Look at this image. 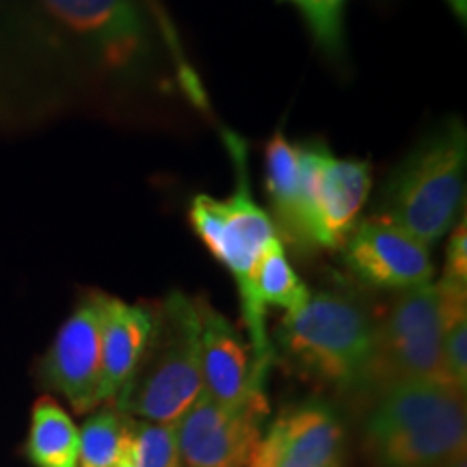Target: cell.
Returning <instances> with one entry per match:
<instances>
[{
    "instance_id": "cell-1",
    "label": "cell",
    "mask_w": 467,
    "mask_h": 467,
    "mask_svg": "<svg viewBox=\"0 0 467 467\" xmlns=\"http://www.w3.org/2000/svg\"><path fill=\"white\" fill-rule=\"evenodd\" d=\"M44 28L16 46L7 83L26 113L85 110L128 130H182L210 107L154 0H35Z\"/></svg>"
},
{
    "instance_id": "cell-2",
    "label": "cell",
    "mask_w": 467,
    "mask_h": 467,
    "mask_svg": "<svg viewBox=\"0 0 467 467\" xmlns=\"http://www.w3.org/2000/svg\"><path fill=\"white\" fill-rule=\"evenodd\" d=\"M379 309L355 290L309 292L275 331L290 370L336 394L368 396Z\"/></svg>"
},
{
    "instance_id": "cell-3",
    "label": "cell",
    "mask_w": 467,
    "mask_h": 467,
    "mask_svg": "<svg viewBox=\"0 0 467 467\" xmlns=\"http://www.w3.org/2000/svg\"><path fill=\"white\" fill-rule=\"evenodd\" d=\"M465 394L448 383H399L379 392L364 422L375 467H441L465 452Z\"/></svg>"
},
{
    "instance_id": "cell-4",
    "label": "cell",
    "mask_w": 467,
    "mask_h": 467,
    "mask_svg": "<svg viewBox=\"0 0 467 467\" xmlns=\"http://www.w3.org/2000/svg\"><path fill=\"white\" fill-rule=\"evenodd\" d=\"M467 134L457 117L441 121L409 150L379 195L377 217L435 247L457 225L465 197Z\"/></svg>"
},
{
    "instance_id": "cell-5",
    "label": "cell",
    "mask_w": 467,
    "mask_h": 467,
    "mask_svg": "<svg viewBox=\"0 0 467 467\" xmlns=\"http://www.w3.org/2000/svg\"><path fill=\"white\" fill-rule=\"evenodd\" d=\"M151 314L148 347L113 402L139 422L173 424L203 388L200 307L184 292H169Z\"/></svg>"
},
{
    "instance_id": "cell-6",
    "label": "cell",
    "mask_w": 467,
    "mask_h": 467,
    "mask_svg": "<svg viewBox=\"0 0 467 467\" xmlns=\"http://www.w3.org/2000/svg\"><path fill=\"white\" fill-rule=\"evenodd\" d=\"M441 342L440 288L424 284L396 292L392 303L379 312L368 396L375 399L379 392L399 383H448L443 375Z\"/></svg>"
},
{
    "instance_id": "cell-7",
    "label": "cell",
    "mask_w": 467,
    "mask_h": 467,
    "mask_svg": "<svg viewBox=\"0 0 467 467\" xmlns=\"http://www.w3.org/2000/svg\"><path fill=\"white\" fill-rule=\"evenodd\" d=\"M225 148L236 171V192L230 200L197 195L189 219L210 254L236 279L241 301L249 295L251 277L273 238H277L271 214L254 202L247 175V143L236 132L225 130Z\"/></svg>"
},
{
    "instance_id": "cell-8",
    "label": "cell",
    "mask_w": 467,
    "mask_h": 467,
    "mask_svg": "<svg viewBox=\"0 0 467 467\" xmlns=\"http://www.w3.org/2000/svg\"><path fill=\"white\" fill-rule=\"evenodd\" d=\"M299 154V206L312 251H337L358 225L370 192V165L336 159L323 141L296 145Z\"/></svg>"
},
{
    "instance_id": "cell-9",
    "label": "cell",
    "mask_w": 467,
    "mask_h": 467,
    "mask_svg": "<svg viewBox=\"0 0 467 467\" xmlns=\"http://www.w3.org/2000/svg\"><path fill=\"white\" fill-rule=\"evenodd\" d=\"M268 411L266 394L241 407H223L202 392L173 422L184 467H247Z\"/></svg>"
},
{
    "instance_id": "cell-10",
    "label": "cell",
    "mask_w": 467,
    "mask_h": 467,
    "mask_svg": "<svg viewBox=\"0 0 467 467\" xmlns=\"http://www.w3.org/2000/svg\"><path fill=\"white\" fill-rule=\"evenodd\" d=\"M102 303L104 292H87L42 361L44 383L61 394L76 413L100 407Z\"/></svg>"
},
{
    "instance_id": "cell-11",
    "label": "cell",
    "mask_w": 467,
    "mask_h": 467,
    "mask_svg": "<svg viewBox=\"0 0 467 467\" xmlns=\"http://www.w3.org/2000/svg\"><path fill=\"white\" fill-rule=\"evenodd\" d=\"M347 271L375 290H409L431 284L433 260L429 247L381 217L358 223L342 247Z\"/></svg>"
},
{
    "instance_id": "cell-12",
    "label": "cell",
    "mask_w": 467,
    "mask_h": 467,
    "mask_svg": "<svg viewBox=\"0 0 467 467\" xmlns=\"http://www.w3.org/2000/svg\"><path fill=\"white\" fill-rule=\"evenodd\" d=\"M202 323V392L223 407H241L266 394L268 368L255 359L238 327L206 299H197Z\"/></svg>"
},
{
    "instance_id": "cell-13",
    "label": "cell",
    "mask_w": 467,
    "mask_h": 467,
    "mask_svg": "<svg viewBox=\"0 0 467 467\" xmlns=\"http://www.w3.org/2000/svg\"><path fill=\"white\" fill-rule=\"evenodd\" d=\"M266 435L275 448V467H347V429L323 400L284 411Z\"/></svg>"
},
{
    "instance_id": "cell-14",
    "label": "cell",
    "mask_w": 467,
    "mask_h": 467,
    "mask_svg": "<svg viewBox=\"0 0 467 467\" xmlns=\"http://www.w3.org/2000/svg\"><path fill=\"white\" fill-rule=\"evenodd\" d=\"M154 314L148 306L104 295L100 329V405H113L148 347Z\"/></svg>"
},
{
    "instance_id": "cell-15",
    "label": "cell",
    "mask_w": 467,
    "mask_h": 467,
    "mask_svg": "<svg viewBox=\"0 0 467 467\" xmlns=\"http://www.w3.org/2000/svg\"><path fill=\"white\" fill-rule=\"evenodd\" d=\"M266 192L275 219V232L299 255L314 254L306 236L299 206V154L279 130L266 145ZM279 238V241H282Z\"/></svg>"
},
{
    "instance_id": "cell-16",
    "label": "cell",
    "mask_w": 467,
    "mask_h": 467,
    "mask_svg": "<svg viewBox=\"0 0 467 467\" xmlns=\"http://www.w3.org/2000/svg\"><path fill=\"white\" fill-rule=\"evenodd\" d=\"M25 452L35 467H78V426L50 396L33 405Z\"/></svg>"
},
{
    "instance_id": "cell-17",
    "label": "cell",
    "mask_w": 467,
    "mask_h": 467,
    "mask_svg": "<svg viewBox=\"0 0 467 467\" xmlns=\"http://www.w3.org/2000/svg\"><path fill=\"white\" fill-rule=\"evenodd\" d=\"M443 312V375L454 389L467 388V288L446 282L437 284Z\"/></svg>"
},
{
    "instance_id": "cell-18",
    "label": "cell",
    "mask_w": 467,
    "mask_h": 467,
    "mask_svg": "<svg viewBox=\"0 0 467 467\" xmlns=\"http://www.w3.org/2000/svg\"><path fill=\"white\" fill-rule=\"evenodd\" d=\"M130 429V418L104 405L78 431V467H113Z\"/></svg>"
},
{
    "instance_id": "cell-19",
    "label": "cell",
    "mask_w": 467,
    "mask_h": 467,
    "mask_svg": "<svg viewBox=\"0 0 467 467\" xmlns=\"http://www.w3.org/2000/svg\"><path fill=\"white\" fill-rule=\"evenodd\" d=\"M132 431L139 467H184L173 424H151L132 420Z\"/></svg>"
},
{
    "instance_id": "cell-20",
    "label": "cell",
    "mask_w": 467,
    "mask_h": 467,
    "mask_svg": "<svg viewBox=\"0 0 467 467\" xmlns=\"http://www.w3.org/2000/svg\"><path fill=\"white\" fill-rule=\"evenodd\" d=\"M342 3L344 0H301L299 7L314 39L327 55L342 52Z\"/></svg>"
},
{
    "instance_id": "cell-21",
    "label": "cell",
    "mask_w": 467,
    "mask_h": 467,
    "mask_svg": "<svg viewBox=\"0 0 467 467\" xmlns=\"http://www.w3.org/2000/svg\"><path fill=\"white\" fill-rule=\"evenodd\" d=\"M452 236L446 247V265H443L441 282L467 288V221L461 219L452 227Z\"/></svg>"
},
{
    "instance_id": "cell-22",
    "label": "cell",
    "mask_w": 467,
    "mask_h": 467,
    "mask_svg": "<svg viewBox=\"0 0 467 467\" xmlns=\"http://www.w3.org/2000/svg\"><path fill=\"white\" fill-rule=\"evenodd\" d=\"M247 467H275V448H273L271 437H262L258 448L251 454Z\"/></svg>"
},
{
    "instance_id": "cell-23",
    "label": "cell",
    "mask_w": 467,
    "mask_h": 467,
    "mask_svg": "<svg viewBox=\"0 0 467 467\" xmlns=\"http://www.w3.org/2000/svg\"><path fill=\"white\" fill-rule=\"evenodd\" d=\"M113 467H139L137 465V451H134L132 418H130V429H128V435L124 440V446H121V452H119V457H117Z\"/></svg>"
},
{
    "instance_id": "cell-24",
    "label": "cell",
    "mask_w": 467,
    "mask_h": 467,
    "mask_svg": "<svg viewBox=\"0 0 467 467\" xmlns=\"http://www.w3.org/2000/svg\"><path fill=\"white\" fill-rule=\"evenodd\" d=\"M452 5L454 14H457L461 20H465V11H467V0H448Z\"/></svg>"
},
{
    "instance_id": "cell-25",
    "label": "cell",
    "mask_w": 467,
    "mask_h": 467,
    "mask_svg": "<svg viewBox=\"0 0 467 467\" xmlns=\"http://www.w3.org/2000/svg\"><path fill=\"white\" fill-rule=\"evenodd\" d=\"M441 467H467V461H465V452L463 454H459V457H454V459H451L448 461L446 465H441Z\"/></svg>"
},
{
    "instance_id": "cell-26",
    "label": "cell",
    "mask_w": 467,
    "mask_h": 467,
    "mask_svg": "<svg viewBox=\"0 0 467 467\" xmlns=\"http://www.w3.org/2000/svg\"><path fill=\"white\" fill-rule=\"evenodd\" d=\"M292 3H296V5H299V3H301V0H292Z\"/></svg>"
}]
</instances>
